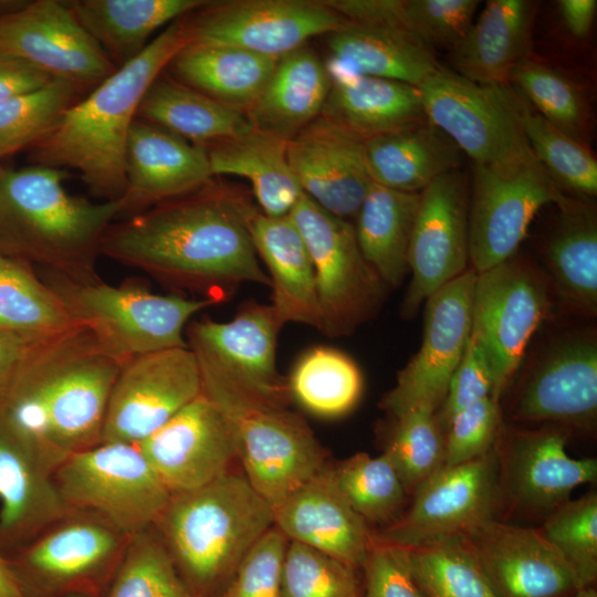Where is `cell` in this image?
<instances>
[{
  "mask_svg": "<svg viewBox=\"0 0 597 597\" xmlns=\"http://www.w3.org/2000/svg\"><path fill=\"white\" fill-rule=\"evenodd\" d=\"M181 22L188 43L231 46L279 60L348 21L324 1L241 0L209 1Z\"/></svg>",
  "mask_w": 597,
  "mask_h": 597,
  "instance_id": "13",
  "label": "cell"
},
{
  "mask_svg": "<svg viewBox=\"0 0 597 597\" xmlns=\"http://www.w3.org/2000/svg\"><path fill=\"white\" fill-rule=\"evenodd\" d=\"M277 60L231 46L187 43L170 61V76L211 98L247 112Z\"/></svg>",
  "mask_w": 597,
  "mask_h": 597,
  "instance_id": "37",
  "label": "cell"
},
{
  "mask_svg": "<svg viewBox=\"0 0 597 597\" xmlns=\"http://www.w3.org/2000/svg\"><path fill=\"white\" fill-rule=\"evenodd\" d=\"M283 597H360L356 569L307 545L289 541Z\"/></svg>",
  "mask_w": 597,
  "mask_h": 597,
  "instance_id": "51",
  "label": "cell"
},
{
  "mask_svg": "<svg viewBox=\"0 0 597 597\" xmlns=\"http://www.w3.org/2000/svg\"><path fill=\"white\" fill-rule=\"evenodd\" d=\"M107 597H196L155 527L128 537Z\"/></svg>",
  "mask_w": 597,
  "mask_h": 597,
  "instance_id": "46",
  "label": "cell"
},
{
  "mask_svg": "<svg viewBox=\"0 0 597 597\" xmlns=\"http://www.w3.org/2000/svg\"><path fill=\"white\" fill-rule=\"evenodd\" d=\"M196 357L202 394L224 417L244 478L274 509L326 465L324 449L301 416L254 396Z\"/></svg>",
  "mask_w": 597,
  "mask_h": 597,
  "instance_id": "6",
  "label": "cell"
},
{
  "mask_svg": "<svg viewBox=\"0 0 597 597\" xmlns=\"http://www.w3.org/2000/svg\"><path fill=\"white\" fill-rule=\"evenodd\" d=\"M137 446L171 495L223 476L237 458L224 417L202 392Z\"/></svg>",
  "mask_w": 597,
  "mask_h": 597,
  "instance_id": "21",
  "label": "cell"
},
{
  "mask_svg": "<svg viewBox=\"0 0 597 597\" xmlns=\"http://www.w3.org/2000/svg\"><path fill=\"white\" fill-rule=\"evenodd\" d=\"M80 87L54 80L48 85L0 102V158L32 147L76 101Z\"/></svg>",
  "mask_w": 597,
  "mask_h": 597,
  "instance_id": "48",
  "label": "cell"
},
{
  "mask_svg": "<svg viewBox=\"0 0 597 597\" xmlns=\"http://www.w3.org/2000/svg\"><path fill=\"white\" fill-rule=\"evenodd\" d=\"M274 526L289 541L363 568L373 532L338 490L325 465L274 507Z\"/></svg>",
  "mask_w": 597,
  "mask_h": 597,
  "instance_id": "26",
  "label": "cell"
},
{
  "mask_svg": "<svg viewBox=\"0 0 597 597\" xmlns=\"http://www.w3.org/2000/svg\"><path fill=\"white\" fill-rule=\"evenodd\" d=\"M328 67L420 87L441 65L407 30L347 22L328 34Z\"/></svg>",
  "mask_w": 597,
  "mask_h": 597,
  "instance_id": "32",
  "label": "cell"
},
{
  "mask_svg": "<svg viewBox=\"0 0 597 597\" xmlns=\"http://www.w3.org/2000/svg\"><path fill=\"white\" fill-rule=\"evenodd\" d=\"M384 454L407 493L413 494L444 465V432L436 411L417 408L397 418Z\"/></svg>",
  "mask_w": 597,
  "mask_h": 597,
  "instance_id": "49",
  "label": "cell"
},
{
  "mask_svg": "<svg viewBox=\"0 0 597 597\" xmlns=\"http://www.w3.org/2000/svg\"><path fill=\"white\" fill-rule=\"evenodd\" d=\"M580 588L597 580V494L589 492L554 510L540 530Z\"/></svg>",
  "mask_w": 597,
  "mask_h": 597,
  "instance_id": "50",
  "label": "cell"
},
{
  "mask_svg": "<svg viewBox=\"0 0 597 597\" xmlns=\"http://www.w3.org/2000/svg\"><path fill=\"white\" fill-rule=\"evenodd\" d=\"M0 50L82 91L94 88L117 70L66 1H27L1 15Z\"/></svg>",
  "mask_w": 597,
  "mask_h": 597,
  "instance_id": "17",
  "label": "cell"
},
{
  "mask_svg": "<svg viewBox=\"0 0 597 597\" xmlns=\"http://www.w3.org/2000/svg\"><path fill=\"white\" fill-rule=\"evenodd\" d=\"M69 507L93 513L130 537L155 526L171 493L137 444L102 441L54 472Z\"/></svg>",
  "mask_w": 597,
  "mask_h": 597,
  "instance_id": "8",
  "label": "cell"
},
{
  "mask_svg": "<svg viewBox=\"0 0 597 597\" xmlns=\"http://www.w3.org/2000/svg\"><path fill=\"white\" fill-rule=\"evenodd\" d=\"M121 365L76 326L43 342L0 401V429L48 471L102 442Z\"/></svg>",
  "mask_w": 597,
  "mask_h": 597,
  "instance_id": "2",
  "label": "cell"
},
{
  "mask_svg": "<svg viewBox=\"0 0 597 597\" xmlns=\"http://www.w3.org/2000/svg\"><path fill=\"white\" fill-rule=\"evenodd\" d=\"M408 511L373 533L377 542L407 549L464 538L495 520L500 506L496 446L455 465H443L412 494Z\"/></svg>",
  "mask_w": 597,
  "mask_h": 597,
  "instance_id": "12",
  "label": "cell"
},
{
  "mask_svg": "<svg viewBox=\"0 0 597 597\" xmlns=\"http://www.w3.org/2000/svg\"><path fill=\"white\" fill-rule=\"evenodd\" d=\"M510 84L547 122L586 145L589 113L580 90L566 75L527 56L514 70Z\"/></svg>",
  "mask_w": 597,
  "mask_h": 597,
  "instance_id": "45",
  "label": "cell"
},
{
  "mask_svg": "<svg viewBox=\"0 0 597 597\" xmlns=\"http://www.w3.org/2000/svg\"><path fill=\"white\" fill-rule=\"evenodd\" d=\"M203 147L213 176L248 180L262 213L268 217L289 216L304 195L287 160V140L253 128Z\"/></svg>",
  "mask_w": 597,
  "mask_h": 597,
  "instance_id": "34",
  "label": "cell"
},
{
  "mask_svg": "<svg viewBox=\"0 0 597 597\" xmlns=\"http://www.w3.org/2000/svg\"><path fill=\"white\" fill-rule=\"evenodd\" d=\"M533 154L474 165L469 208V262L476 273L511 259L537 211L567 200Z\"/></svg>",
  "mask_w": 597,
  "mask_h": 597,
  "instance_id": "11",
  "label": "cell"
},
{
  "mask_svg": "<svg viewBox=\"0 0 597 597\" xmlns=\"http://www.w3.org/2000/svg\"><path fill=\"white\" fill-rule=\"evenodd\" d=\"M283 324L271 305L252 304L229 322L210 318L187 325L185 337L207 359L254 396L277 406L291 397L276 367V339Z\"/></svg>",
  "mask_w": 597,
  "mask_h": 597,
  "instance_id": "20",
  "label": "cell"
},
{
  "mask_svg": "<svg viewBox=\"0 0 597 597\" xmlns=\"http://www.w3.org/2000/svg\"><path fill=\"white\" fill-rule=\"evenodd\" d=\"M464 540L496 597H573L582 589L540 530L495 519Z\"/></svg>",
  "mask_w": 597,
  "mask_h": 597,
  "instance_id": "22",
  "label": "cell"
},
{
  "mask_svg": "<svg viewBox=\"0 0 597 597\" xmlns=\"http://www.w3.org/2000/svg\"><path fill=\"white\" fill-rule=\"evenodd\" d=\"M208 184L112 223L101 255L218 303L241 283L270 285L250 232L255 210Z\"/></svg>",
  "mask_w": 597,
  "mask_h": 597,
  "instance_id": "1",
  "label": "cell"
},
{
  "mask_svg": "<svg viewBox=\"0 0 597 597\" xmlns=\"http://www.w3.org/2000/svg\"><path fill=\"white\" fill-rule=\"evenodd\" d=\"M326 67L331 87L321 116L362 142L428 121L419 87Z\"/></svg>",
  "mask_w": 597,
  "mask_h": 597,
  "instance_id": "28",
  "label": "cell"
},
{
  "mask_svg": "<svg viewBox=\"0 0 597 597\" xmlns=\"http://www.w3.org/2000/svg\"><path fill=\"white\" fill-rule=\"evenodd\" d=\"M408 558L423 597H496L464 538L408 549Z\"/></svg>",
  "mask_w": 597,
  "mask_h": 597,
  "instance_id": "43",
  "label": "cell"
},
{
  "mask_svg": "<svg viewBox=\"0 0 597 597\" xmlns=\"http://www.w3.org/2000/svg\"><path fill=\"white\" fill-rule=\"evenodd\" d=\"M597 415V343L573 336L555 346L525 381L512 411L521 421L589 427Z\"/></svg>",
  "mask_w": 597,
  "mask_h": 597,
  "instance_id": "27",
  "label": "cell"
},
{
  "mask_svg": "<svg viewBox=\"0 0 597 597\" xmlns=\"http://www.w3.org/2000/svg\"><path fill=\"white\" fill-rule=\"evenodd\" d=\"M469 193L459 169L420 192L408 249L411 281L402 315H413L427 298L468 270Z\"/></svg>",
  "mask_w": 597,
  "mask_h": 597,
  "instance_id": "18",
  "label": "cell"
},
{
  "mask_svg": "<svg viewBox=\"0 0 597 597\" xmlns=\"http://www.w3.org/2000/svg\"><path fill=\"white\" fill-rule=\"evenodd\" d=\"M250 232L270 279L277 318L321 331L322 315L313 263L305 242L290 216L268 217L255 211Z\"/></svg>",
  "mask_w": 597,
  "mask_h": 597,
  "instance_id": "31",
  "label": "cell"
},
{
  "mask_svg": "<svg viewBox=\"0 0 597 597\" xmlns=\"http://www.w3.org/2000/svg\"><path fill=\"white\" fill-rule=\"evenodd\" d=\"M72 511L53 473L0 429V548H22Z\"/></svg>",
  "mask_w": 597,
  "mask_h": 597,
  "instance_id": "29",
  "label": "cell"
},
{
  "mask_svg": "<svg viewBox=\"0 0 597 597\" xmlns=\"http://www.w3.org/2000/svg\"><path fill=\"white\" fill-rule=\"evenodd\" d=\"M373 181L404 191L421 192L440 176L459 169L462 153L429 121L364 142Z\"/></svg>",
  "mask_w": 597,
  "mask_h": 597,
  "instance_id": "35",
  "label": "cell"
},
{
  "mask_svg": "<svg viewBox=\"0 0 597 597\" xmlns=\"http://www.w3.org/2000/svg\"><path fill=\"white\" fill-rule=\"evenodd\" d=\"M137 118L200 146L254 128L244 111L224 105L170 75L164 76V72L146 91Z\"/></svg>",
  "mask_w": 597,
  "mask_h": 597,
  "instance_id": "38",
  "label": "cell"
},
{
  "mask_svg": "<svg viewBox=\"0 0 597 597\" xmlns=\"http://www.w3.org/2000/svg\"><path fill=\"white\" fill-rule=\"evenodd\" d=\"M310 253L326 335L341 336L375 314L384 282L364 259L354 226L305 193L289 214Z\"/></svg>",
  "mask_w": 597,
  "mask_h": 597,
  "instance_id": "10",
  "label": "cell"
},
{
  "mask_svg": "<svg viewBox=\"0 0 597 597\" xmlns=\"http://www.w3.org/2000/svg\"><path fill=\"white\" fill-rule=\"evenodd\" d=\"M427 118L474 165L533 154L523 128L524 97L512 85H485L440 67L420 87Z\"/></svg>",
  "mask_w": 597,
  "mask_h": 597,
  "instance_id": "9",
  "label": "cell"
},
{
  "mask_svg": "<svg viewBox=\"0 0 597 597\" xmlns=\"http://www.w3.org/2000/svg\"><path fill=\"white\" fill-rule=\"evenodd\" d=\"M332 469L338 490L367 524L388 525L396 520L407 491L384 453L359 452Z\"/></svg>",
  "mask_w": 597,
  "mask_h": 597,
  "instance_id": "44",
  "label": "cell"
},
{
  "mask_svg": "<svg viewBox=\"0 0 597 597\" xmlns=\"http://www.w3.org/2000/svg\"><path fill=\"white\" fill-rule=\"evenodd\" d=\"M42 280L72 320L121 366L138 356L187 346L190 318L217 304L211 298L159 295L136 284L112 285L98 279L76 282L44 271Z\"/></svg>",
  "mask_w": 597,
  "mask_h": 597,
  "instance_id": "7",
  "label": "cell"
},
{
  "mask_svg": "<svg viewBox=\"0 0 597 597\" xmlns=\"http://www.w3.org/2000/svg\"><path fill=\"white\" fill-rule=\"evenodd\" d=\"M48 339L0 329V401L35 349Z\"/></svg>",
  "mask_w": 597,
  "mask_h": 597,
  "instance_id": "59",
  "label": "cell"
},
{
  "mask_svg": "<svg viewBox=\"0 0 597 597\" xmlns=\"http://www.w3.org/2000/svg\"><path fill=\"white\" fill-rule=\"evenodd\" d=\"M286 155L307 197L342 219L356 217L374 184L364 142L320 115L287 140Z\"/></svg>",
  "mask_w": 597,
  "mask_h": 597,
  "instance_id": "23",
  "label": "cell"
},
{
  "mask_svg": "<svg viewBox=\"0 0 597 597\" xmlns=\"http://www.w3.org/2000/svg\"><path fill=\"white\" fill-rule=\"evenodd\" d=\"M573 597H597V591L594 587H586L579 589Z\"/></svg>",
  "mask_w": 597,
  "mask_h": 597,
  "instance_id": "63",
  "label": "cell"
},
{
  "mask_svg": "<svg viewBox=\"0 0 597 597\" xmlns=\"http://www.w3.org/2000/svg\"><path fill=\"white\" fill-rule=\"evenodd\" d=\"M547 297L540 275L513 256L476 273L471 337L491 364L498 401L547 314Z\"/></svg>",
  "mask_w": 597,
  "mask_h": 597,
  "instance_id": "14",
  "label": "cell"
},
{
  "mask_svg": "<svg viewBox=\"0 0 597 597\" xmlns=\"http://www.w3.org/2000/svg\"><path fill=\"white\" fill-rule=\"evenodd\" d=\"M0 597H30L28 582L19 569L9 563L0 548Z\"/></svg>",
  "mask_w": 597,
  "mask_h": 597,
  "instance_id": "61",
  "label": "cell"
},
{
  "mask_svg": "<svg viewBox=\"0 0 597 597\" xmlns=\"http://www.w3.org/2000/svg\"><path fill=\"white\" fill-rule=\"evenodd\" d=\"M363 569L360 597H423L412 577L407 548L373 538Z\"/></svg>",
  "mask_w": 597,
  "mask_h": 597,
  "instance_id": "56",
  "label": "cell"
},
{
  "mask_svg": "<svg viewBox=\"0 0 597 597\" xmlns=\"http://www.w3.org/2000/svg\"><path fill=\"white\" fill-rule=\"evenodd\" d=\"M494 378L491 364L481 346L470 336L464 354L455 368L446 398L436 412L444 432L452 417L469 405L492 397Z\"/></svg>",
  "mask_w": 597,
  "mask_h": 597,
  "instance_id": "55",
  "label": "cell"
},
{
  "mask_svg": "<svg viewBox=\"0 0 597 597\" xmlns=\"http://www.w3.org/2000/svg\"><path fill=\"white\" fill-rule=\"evenodd\" d=\"M63 169L0 167V253L76 282L101 279L96 261L118 201L70 195Z\"/></svg>",
  "mask_w": 597,
  "mask_h": 597,
  "instance_id": "4",
  "label": "cell"
},
{
  "mask_svg": "<svg viewBox=\"0 0 597 597\" xmlns=\"http://www.w3.org/2000/svg\"><path fill=\"white\" fill-rule=\"evenodd\" d=\"M128 537L102 517L72 511L21 549L20 566L41 586L70 589L117 567Z\"/></svg>",
  "mask_w": 597,
  "mask_h": 597,
  "instance_id": "25",
  "label": "cell"
},
{
  "mask_svg": "<svg viewBox=\"0 0 597 597\" xmlns=\"http://www.w3.org/2000/svg\"><path fill=\"white\" fill-rule=\"evenodd\" d=\"M52 81L28 61L0 50V102L39 90Z\"/></svg>",
  "mask_w": 597,
  "mask_h": 597,
  "instance_id": "58",
  "label": "cell"
},
{
  "mask_svg": "<svg viewBox=\"0 0 597 597\" xmlns=\"http://www.w3.org/2000/svg\"><path fill=\"white\" fill-rule=\"evenodd\" d=\"M65 597H90L86 593H70Z\"/></svg>",
  "mask_w": 597,
  "mask_h": 597,
  "instance_id": "64",
  "label": "cell"
},
{
  "mask_svg": "<svg viewBox=\"0 0 597 597\" xmlns=\"http://www.w3.org/2000/svg\"><path fill=\"white\" fill-rule=\"evenodd\" d=\"M546 245V262L556 290L574 310H597V220L589 203L567 198Z\"/></svg>",
  "mask_w": 597,
  "mask_h": 597,
  "instance_id": "40",
  "label": "cell"
},
{
  "mask_svg": "<svg viewBox=\"0 0 597 597\" xmlns=\"http://www.w3.org/2000/svg\"><path fill=\"white\" fill-rule=\"evenodd\" d=\"M537 3L490 0L451 50L453 72L485 85H511L516 66L530 56Z\"/></svg>",
  "mask_w": 597,
  "mask_h": 597,
  "instance_id": "30",
  "label": "cell"
},
{
  "mask_svg": "<svg viewBox=\"0 0 597 597\" xmlns=\"http://www.w3.org/2000/svg\"><path fill=\"white\" fill-rule=\"evenodd\" d=\"M501 429L499 401L480 399L455 413L444 431V465L476 459L498 443Z\"/></svg>",
  "mask_w": 597,
  "mask_h": 597,
  "instance_id": "53",
  "label": "cell"
},
{
  "mask_svg": "<svg viewBox=\"0 0 597 597\" xmlns=\"http://www.w3.org/2000/svg\"><path fill=\"white\" fill-rule=\"evenodd\" d=\"M523 128L534 157L561 189L596 196L597 161L587 146L552 125L526 101Z\"/></svg>",
  "mask_w": 597,
  "mask_h": 597,
  "instance_id": "47",
  "label": "cell"
},
{
  "mask_svg": "<svg viewBox=\"0 0 597 597\" xmlns=\"http://www.w3.org/2000/svg\"><path fill=\"white\" fill-rule=\"evenodd\" d=\"M566 443L557 428L515 431L502 444L498 440L500 505L545 520L574 489L595 482L597 460L569 457Z\"/></svg>",
  "mask_w": 597,
  "mask_h": 597,
  "instance_id": "19",
  "label": "cell"
},
{
  "mask_svg": "<svg viewBox=\"0 0 597 597\" xmlns=\"http://www.w3.org/2000/svg\"><path fill=\"white\" fill-rule=\"evenodd\" d=\"M205 0H72L77 21L112 62L137 56L156 31L203 7Z\"/></svg>",
  "mask_w": 597,
  "mask_h": 597,
  "instance_id": "36",
  "label": "cell"
},
{
  "mask_svg": "<svg viewBox=\"0 0 597 597\" xmlns=\"http://www.w3.org/2000/svg\"><path fill=\"white\" fill-rule=\"evenodd\" d=\"M187 43L180 18L66 109L31 147L33 164L76 170L92 195L103 201H118L125 190L126 146L138 106L151 83Z\"/></svg>",
  "mask_w": 597,
  "mask_h": 597,
  "instance_id": "3",
  "label": "cell"
},
{
  "mask_svg": "<svg viewBox=\"0 0 597 597\" xmlns=\"http://www.w3.org/2000/svg\"><path fill=\"white\" fill-rule=\"evenodd\" d=\"M420 192H404L373 184L357 214L355 233L364 259L381 281L401 284Z\"/></svg>",
  "mask_w": 597,
  "mask_h": 597,
  "instance_id": "39",
  "label": "cell"
},
{
  "mask_svg": "<svg viewBox=\"0 0 597 597\" xmlns=\"http://www.w3.org/2000/svg\"><path fill=\"white\" fill-rule=\"evenodd\" d=\"M290 397L308 412L336 418L350 411L363 389L356 363L343 352L317 346L305 352L286 378Z\"/></svg>",
  "mask_w": 597,
  "mask_h": 597,
  "instance_id": "42",
  "label": "cell"
},
{
  "mask_svg": "<svg viewBox=\"0 0 597 597\" xmlns=\"http://www.w3.org/2000/svg\"><path fill=\"white\" fill-rule=\"evenodd\" d=\"M201 392L199 364L188 345L133 358L113 384L102 441L138 444Z\"/></svg>",
  "mask_w": 597,
  "mask_h": 597,
  "instance_id": "16",
  "label": "cell"
},
{
  "mask_svg": "<svg viewBox=\"0 0 597 597\" xmlns=\"http://www.w3.org/2000/svg\"><path fill=\"white\" fill-rule=\"evenodd\" d=\"M475 277L468 269L427 298L421 346L381 400L395 419L417 408L437 412L442 405L471 336Z\"/></svg>",
  "mask_w": 597,
  "mask_h": 597,
  "instance_id": "15",
  "label": "cell"
},
{
  "mask_svg": "<svg viewBox=\"0 0 597 597\" xmlns=\"http://www.w3.org/2000/svg\"><path fill=\"white\" fill-rule=\"evenodd\" d=\"M348 22L404 29V0H326Z\"/></svg>",
  "mask_w": 597,
  "mask_h": 597,
  "instance_id": "57",
  "label": "cell"
},
{
  "mask_svg": "<svg viewBox=\"0 0 597 597\" xmlns=\"http://www.w3.org/2000/svg\"><path fill=\"white\" fill-rule=\"evenodd\" d=\"M558 9L570 35L585 39L590 33L597 11L596 0H561Z\"/></svg>",
  "mask_w": 597,
  "mask_h": 597,
  "instance_id": "60",
  "label": "cell"
},
{
  "mask_svg": "<svg viewBox=\"0 0 597 597\" xmlns=\"http://www.w3.org/2000/svg\"><path fill=\"white\" fill-rule=\"evenodd\" d=\"M273 526V506L244 475L229 472L199 489L172 494L154 527L190 591L218 597Z\"/></svg>",
  "mask_w": 597,
  "mask_h": 597,
  "instance_id": "5",
  "label": "cell"
},
{
  "mask_svg": "<svg viewBox=\"0 0 597 597\" xmlns=\"http://www.w3.org/2000/svg\"><path fill=\"white\" fill-rule=\"evenodd\" d=\"M27 1L0 0V17L20 9Z\"/></svg>",
  "mask_w": 597,
  "mask_h": 597,
  "instance_id": "62",
  "label": "cell"
},
{
  "mask_svg": "<svg viewBox=\"0 0 597 597\" xmlns=\"http://www.w3.org/2000/svg\"><path fill=\"white\" fill-rule=\"evenodd\" d=\"M289 540L275 526L248 552L218 597H283L282 569Z\"/></svg>",
  "mask_w": 597,
  "mask_h": 597,
  "instance_id": "54",
  "label": "cell"
},
{
  "mask_svg": "<svg viewBox=\"0 0 597 597\" xmlns=\"http://www.w3.org/2000/svg\"><path fill=\"white\" fill-rule=\"evenodd\" d=\"M329 87L326 64L304 45L277 60L245 113L255 129L290 140L321 115Z\"/></svg>",
  "mask_w": 597,
  "mask_h": 597,
  "instance_id": "33",
  "label": "cell"
},
{
  "mask_svg": "<svg viewBox=\"0 0 597 597\" xmlns=\"http://www.w3.org/2000/svg\"><path fill=\"white\" fill-rule=\"evenodd\" d=\"M213 176L207 150L157 125L136 118L126 146L122 219L190 193Z\"/></svg>",
  "mask_w": 597,
  "mask_h": 597,
  "instance_id": "24",
  "label": "cell"
},
{
  "mask_svg": "<svg viewBox=\"0 0 597 597\" xmlns=\"http://www.w3.org/2000/svg\"><path fill=\"white\" fill-rule=\"evenodd\" d=\"M77 325L31 264L0 253V329L48 339Z\"/></svg>",
  "mask_w": 597,
  "mask_h": 597,
  "instance_id": "41",
  "label": "cell"
},
{
  "mask_svg": "<svg viewBox=\"0 0 597 597\" xmlns=\"http://www.w3.org/2000/svg\"><path fill=\"white\" fill-rule=\"evenodd\" d=\"M476 0H404V28L422 43L452 50L465 35Z\"/></svg>",
  "mask_w": 597,
  "mask_h": 597,
  "instance_id": "52",
  "label": "cell"
}]
</instances>
